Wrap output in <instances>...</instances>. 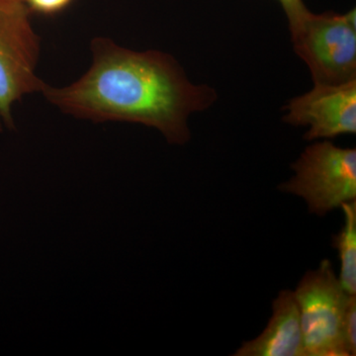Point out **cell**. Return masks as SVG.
I'll use <instances>...</instances> for the list:
<instances>
[{
	"mask_svg": "<svg viewBox=\"0 0 356 356\" xmlns=\"http://www.w3.org/2000/svg\"><path fill=\"white\" fill-rule=\"evenodd\" d=\"M90 49L92 64L81 79L64 88L47 84L42 91L65 114L96 123L143 124L170 144L184 145L191 140L189 116L216 102L214 89L192 83L163 51H136L102 37Z\"/></svg>",
	"mask_w": 356,
	"mask_h": 356,
	"instance_id": "cell-1",
	"label": "cell"
},
{
	"mask_svg": "<svg viewBox=\"0 0 356 356\" xmlns=\"http://www.w3.org/2000/svg\"><path fill=\"white\" fill-rule=\"evenodd\" d=\"M293 48L310 69L314 83L339 84L356 79V11H307L289 25Z\"/></svg>",
	"mask_w": 356,
	"mask_h": 356,
	"instance_id": "cell-2",
	"label": "cell"
},
{
	"mask_svg": "<svg viewBox=\"0 0 356 356\" xmlns=\"http://www.w3.org/2000/svg\"><path fill=\"white\" fill-rule=\"evenodd\" d=\"M31 14L23 0H0V117L8 128L13 105L47 86L37 76L41 42Z\"/></svg>",
	"mask_w": 356,
	"mask_h": 356,
	"instance_id": "cell-3",
	"label": "cell"
},
{
	"mask_svg": "<svg viewBox=\"0 0 356 356\" xmlns=\"http://www.w3.org/2000/svg\"><path fill=\"white\" fill-rule=\"evenodd\" d=\"M295 175L281 191L303 198L313 214L324 217L341 204L356 200V149L329 140L306 147L292 163Z\"/></svg>",
	"mask_w": 356,
	"mask_h": 356,
	"instance_id": "cell-4",
	"label": "cell"
},
{
	"mask_svg": "<svg viewBox=\"0 0 356 356\" xmlns=\"http://www.w3.org/2000/svg\"><path fill=\"white\" fill-rule=\"evenodd\" d=\"M306 356H348L341 334L348 293L329 259L308 271L294 291Z\"/></svg>",
	"mask_w": 356,
	"mask_h": 356,
	"instance_id": "cell-5",
	"label": "cell"
},
{
	"mask_svg": "<svg viewBox=\"0 0 356 356\" xmlns=\"http://www.w3.org/2000/svg\"><path fill=\"white\" fill-rule=\"evenodd\" d=\"M283 121L307 126L304 139H334L356 133V79L339 84L315 83L309 92L283 107Z\"/></svg>",
	"mask_w": 356,
	"mask_h": 356,
	"instance_id": "cell-6",
	"label": "cell"
},
{
	"mask_svg": "<svg viewBox=\"0 0 356 356\" xmlns=\"http://www.w3.org/2000/svg\"><path fill=\"white\" fill-rule=\"evenodd\" d=\"M234 356H306L294 291L280 292L274 299L273 316L264 331L243 343Z\"/></svg>",
	"mask_w": 356,
	"mask_h": 356,
	"instance_id": "cell-7",
	"label": "cell"
},
{
	"mask_svg": "<svg viewBox=\"0 0 356 356\" xmlns=\"http://www.w3.org/2000/svg\"><path fill=\"white\" fill-rule=\"evenodd\" d=\"M343 226L332 236V245L339 252L341 261L339 283L344 291L356 294V200L341 204Z\"/></svg>",
	"mask_w": 356,
	"mask_h": 356,
	"instance_id": "cell-8",
	"label": "cell"
},
{
	"mask_svg": "<svg viewBox=\"0 0 356 356\" xmlns=\"http://www.w3.org/2000/svg\"><path fill=\"white\" fill-rule=\"evenodd\" d=\"M341 334L348 356L356 355V297L348 295L344 306Z\"/></svg>",
	"mask_w": 356,
	"mask_h": 356,
	"instance_id": "cell-9",
	"label": "cell"
},
{
	"mask_svg": "<svg viewBox=\"0 0 356 356\" xmlns=\"http://www.w3.org/2000/svg\"><path fill=\"white\" fill-rule=\"evenodd\" d=\"M76 0H23L30 13L56 16L64 13Z\"/></svg>",
	"mask_w": 356,
	"mask_h": 356,
	"instance_id": "cell-10",
	"label": "cell"
},
{
	"mask_svg": "<svg viewBox=\"0 0 356 356\" xmlns=\"http://www.w3.org/2000/svg\"><path fill=\"white\" fill-rule=\"evenodd\" d=\"M286 14L288 26L298 21L309 10L303 0H277Z\"/></svg>",
	"mask_w": 356,
	"mask_h": 356,
	"instance_id": "cell-11",
	"label": "cell"
},
{
	"mask_svg": "<svg viewBox=\"0 0 356 356\" xmlns=\"http://www.w3.org/2000/svg\"><path fill=\"white\" fill-rule=\"evenodd\" d=\"M2 130V120H1V117H0V131Z\"/></svg>",
	"mask_w": 356,
	"mask_h": 356,
	"instance_id": "cell-12",
	"label": "cell"
}]
</instances>
